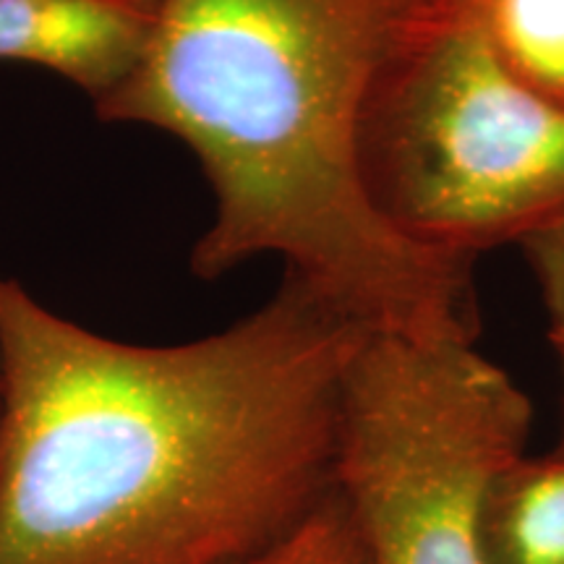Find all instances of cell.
Returning a JSON list of instances; mask_svg holds the SVG:
<instances>
[{"instance_id": "3", "label": "cell", "mask_w": 564, "mask_h": 564, "mask_svg": "<svg viewBox=\"0 0 564 564\" xmlns=\"http://www.w3.org/2000/svg\"><path fill=\"white\" fill-rule=\"evenodd\" d=\"M358 173L400 238L478 262L564 209V105L512 66L489 0H423L366 100Z\"/></svg>"}, {"instance_id": "1", "label": "cell", "mask_w": 564, "mask_h": 564, "mask_svg": "<svg viewBox=\"0 0 564 564\" xmlns=\"http://www.w3.org/2000/svg\"><path fill=\"white\" fill-rule=\"evenodd\" d=\"M371 335L282 274L175 345L97 335L0 272V564H249L335 497Z\"/></svg>"}, {"instance_id": "6", "label": "cell", "mask_w": 564, "mask_h": 564, "mask_svg": "<svg viewBox=\"0 0 564 564\" xmlns=\"http://www.w3.org/2000/svg\"><path fill=\"white\" fill-rule=\"evenodd\" d=\"M484 564H564V460L520 457L494 486L481 523Z\"/></svg>"}, {"instance_id": "2", "label": "cell", "mask_w": 564, "mask_h": 564, "mask_svg": "<svg viewBox=\"0 0 564 564\" xmlns=\"http://www.w3.org/2000/svg\"><path fill=\"white\" fill-rule=\"evenodd\" d=\"M421 6L160 0L144 63L95 110L194 154L215 202L196 278L272 257L366 333L478 345L474 259L400 238L358 173L366 100Z\"/></svg>"}, {"instance_id": "5", "label": "cell", "mask_w": 564, "mask_h": 564, "mask_svg": "<svg viewBox=\"0 0 564 564\" xmlns=\"http://www.w3.org/2000/svg\"><path fill=\"white\" fill-rule=\"evenodd\" d=\"M158 19L160 0H0V61L53 70L97 108L144 63Z\"/></svg>"}, {"instance_id": "9", "label": "cell", "mask_w": 564, "mask_h": 564, "mask_svg": "<svg viewBox=\"0 0 564 564\" xmlns=\"http://www.w3.org/2000/svg\"><path fill=\"white\" fill-rule=\"evenodd\" d=\"M518 246L531 267L535 288L546 306L549 324L564 322V209Z\"/></svg>"}, {"instance_id": "8", "label": "cell", "mask_w": 564, "mask_h": 564, "mask_svg": "<svg viewBox=\"0 0 564 564\" xmlns=\"http://www.w3.org/2000/svg\"><path fill=\"white\" fill-rule=\"evenodd\" d=\"M249 564H366V556L348 510L335 491L291 539Z\"/></svg>"}, {"instance_id": "7", "label": "cell", "mask_w": 564, "mask_h": 564, "mask_svg": "<svg viewBox=\"0 0 564 564\" xmlns=\"http://www.w3.org/2000/svg\"><path fill=\"white\" fill-rule=\"evenodd\" d=\"M489 17L512 66L564 105V0H489Z\"/></svg>"}, {"instance_id": "10", "label": "cell", "mask_w": 564, "mask_h": 564, "mask_svg": "<svg viewBox=\"0 0 564 564\" xmlns=\"http://www.w3.org/2000/svg\"><path fill=\"white\" fill-rule=\"evenodd\" d=\"M549 340H552L556 358H560L562 382H564V322H552V324H549ZM552 455H554V457H562V460H564V408H562V434H560V444H556Z\"/></svg>"}, {"instance_id": "4", "label": "cell", "mask_w": 564, "mask_h": 564, "mask_svg": "<svg viewBox=\"0 0 564 564\" xmlns=\"http://www.w3.org/2000/svg\"><path fill=\"white\" fill-rule=\"evenodd\" d=\"M533 405L478 345L366 335L345 371L335 491L366 564H484L494 486Z\"/></svg>"}]
</instances>
